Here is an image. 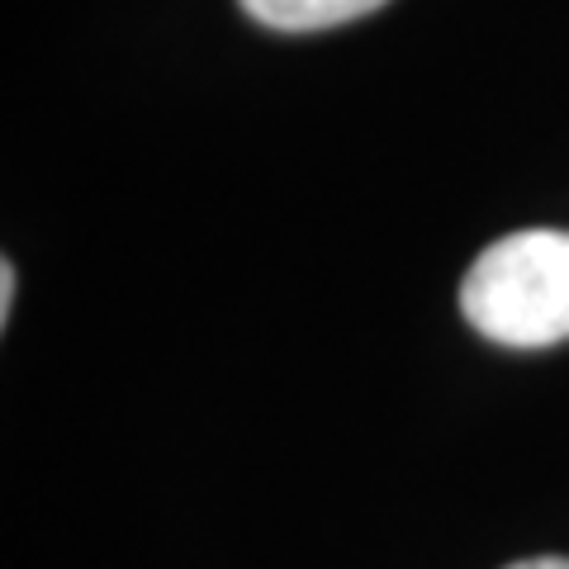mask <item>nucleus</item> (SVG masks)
<instances>
[{"label":"nucleus","mask_w":569,"mask_h":569,"mask_svg":"<svg viewBox=\"0 0 569 569\" xmlns=\"http://www.w3.org/2000/svg\"><path fill=\"white\" fill-rule=\"evenodd\" d=\"M10 305H14V266L6 261V271H0V313L10 318Z\"/></svg>","instance_id":"3"},{"label":"nucleus","mask_w":569,"mask_h":569,"mask_svg":"<svg viewBox=\"0 0 569 569\" xmlns=\"http://www.w3.org/2000/svg\"><path fill=\"white\" fill-rule=\"evenodd\" d=\"M508 569H569V560L565 556H537V560H518Z\"/></svg>","instance_id":"4"},{"label":"nucleus","mask_w":569,"mask_h":569,"mask_svg":"<svg viewBox=\"0 0 569 569\" xmlns=\"http://www.w3.org/2000/svg\"><path fill=\"white\" fill-rule=\"evenodd\" d=\"M266 29H284V33H309V29H332L347 20L380 10L385 0H238Z\"/></svg>","instance_id":"2"},{"label":"nucleus","mask_w":569,"mask_h":569,"mask_svg":"<svg viewBox=\"0 0 569 569\" xmlns=\"http://www.w3.org/2000/svg\"><path fill=\"white\" fill-rule=\"evenodd\" d=\"M460 313L503 347L569 342V233L522 228L489 242L460 284Z\"/></svg>","instance_id":"1"}]
</instances>
